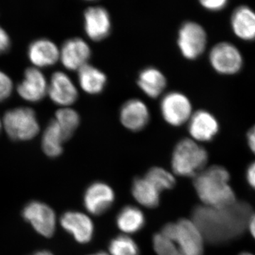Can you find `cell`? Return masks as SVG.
I'll return each mask as SVG.
<instances>
[{"mask_svg": "<svg viewBox=\"0 0 255 255\" xmlns=\"http://www.w3.org/2000/svg\"><path fill=\"white\" fill-rule=\"evenodd\" d=\"M253 211L245 201L216 208L196 206L191 221L199 229L204 242L211 245H223L241 237L248 228Z\"/></svg>", "mask_w": 255, "mask_h": 255, "instance_id": "obj_1", "label": "cell"}, {"mask_svg": "<svg viewBox=\"0 0 255 255\" xmlns=\"http://www.w3.org/2000/svg\"><path fill=\"white\" fill-rule=\"evenodd\" d=\"M157 255H203L204 240L191 220L166 224L153 237Z\"/></svg>", "mask_w": 255, "mask_h": 255, "instance_id": "obj_2", "label": "cell"}, {"mask_svg": "<svg viewBox=\"0 0 255 255\" xmlns=\"http://www.w3.org/2000/svg\"><path fill=\"white\" fill-rule=\"evenodd\" d=\"M194 186L203 205L226 207L237 201L230 185V174L221 166L213 165L203 169L194 177Z\"/></svg>", "mask_w": 255, "mask_h": 255, "instance_id": "obj_3", "label": "cell"}, {"mask_svg": "<svg viewBox=\"0 0 255 255\" xmlns=\"http://www.w3.org/2000/svg\"><path fill=\"white\" fill-rule=\"evenodd\" d=\"M209 155L207 151L191 138L179 140L172 155V168L180 177H194L205 169Z\"/></svg>", "mask_w": 255, "mask_h": 255, "instance_id": "obj_4", "label": "cell"}, {"mask_svg": "<svg viewBox=\"0 0 255 255\" xmlns=\"http://www.w3.org/2000/svg\"><path fill=\"white\" fill-rule=\"evenodd\" d=\"M3 125L13 140H30L40 130L36 113L29 107H17L7 111L3 117Z\"/></svg>", "mask_w": 255, "mask_h": 255, "instance_id": "obj_5", "label": "cell"}, {"mask_svg": "<svg viewBox=\"0 0 255 255\" xmlns=\"http://www.w3.org/2000/svg\"><path fill=\"white\" fill-rule=\"evenodd\" d=\"M177 44L181 53L188 60H194L203 54L207 45V34L199 23L188 21L178 31Z\"/></svg>", "mask_w": 255, "mask_h": 255, "instance_id": "obj_6", "label": "cell"}, {"mask_svg": "<svg viewBox=\"0 0 255 255\" xmlns=\"http://www.w3.org/2000/svg\"><path fill=\"white\" fill-rule=\"evenodd\" d=\"M162 118L169 125L177 127L189 122L192 115V105L187 96L179 92H170L160 102Z\"/></svg>", "mask_w": 255, "mask_h": 255, "instance_id": "obj_7", "label": "cell"}, {"mask_svg": "<svg viewBox=\"0 0 255 255\" xmlns=\"http://www.w3.org/2000/svg\"><path fill=\"white\" fill-rule=\"evenodd\" d=\"M209 61L212 68L222 75L238 73L243 65L241 51L232 43L228 42H221L211 48Z\"/></svg>", "mask_w": 255, "mask_h": 255, "instance_id": "obj_8", "label": "cell"}, {"mask_svg": "<svg viewBox=\"0 0 255 255\" xmlns=\"http://www.w3.org/2000/svg\"><path fill=\"white\" fill-rule=\"evenodd\" d=\"M23 216L42 236L47 238L53 236L56 219L54 211L48 205L33 201L24 208Z\"/></svg>", "mask_w": 255, "mask_h": 255, "instance_id": "obj_9", "label": "cell"}, {"mask_svg": "<svg viewBox=\"0 0 255 255\" xmlns=\"http://www.w3.org/2000/svg\"><path fill=\"white\" fill-rule=\"evenodd\" d=\"M84 25L86 34L92 41H103L112 30L110 13L103 6H90L84 13Z\"/></svg>", "mask_w": 255, "mask_h": 255, "instance_id": "obj_10", "label": "cell"}, {"mask_svg": "<svg viewBox=\"0 0 255 255\" xmlns=\"http://www.w3.org/2000/svg\"><path fill=\"white\" fill-rule=\"evenodd\" d=\"M115 194L113 189L104 182H97L89 186L84 195V205L94 216L107 212L113 205Z\"/></svg>", "mask_w": 255, "mask_h": 255, "instance_id": "obj_11", "label": "cell"}, {"mask_svg": "<svg viewBox=\"0 0 255 255\" xmlns=\"http://www.w3.org/2000/svg\"><path fill=\"white\" fill-rule=\"evenodd\" d=\"M119 119L123 127L128 130L140 131L150 122V111L142 100L130 99L121 107Z\"/></svg>", "mask_w": 255, "mask_h": 255, "instance_id": "obj_12", "label": "cell"}, {"mask_svg": "<svg viewBox=\"0 0 255 255\" xmlns=\"http://www.w3.org/2000/svg\"><path fill=\"white\" fill-rule=\"evenodd\" d=\"M92 50L85 40L75 37L64 42L60 50V59L64 66L70 70H78L88 64Z\"/></svg>", "mask_w": 255, "mask_h": 255, "instance_id": "obj_13", "label": "cell"}, {"mask_svg": "<svg viewBox=\"0 0 255 255\" xmlns=\"http://www.w3.org/2000/svg\"><path fill=\"white\" fill-rule=\"evenodd\" d=\"M188 130L196 142H209L219 131V124L212 114L206 110L194 112L188 122Z\"/></svg>", "mask_w": 255, "mask_h": 255, "instance_id": "obj_14", "label": "cell"}, {"mask_svg": "<svg viewBox=\"0 0 255 255\" xmlns=\"http://www.w3.org/2000/svg\"><path fill=\"white\" fill-rule=\"evenodd\" d=\"M50 100L56 105L68 107L76 102L78 90L71 79L63 72L53 74L48 87Z\"/></svg>", "mask_w": 255, "mask_h": 255, "instance_id": "obj_15", "label": "cell"}, {"mask_svg": "<svg viewBox=\"0 0 255 255\" xmlns=\"http://www.w3.org/2000/svg\"><path fill=\"white\" fill-rule=\"evenodd\" d=\"M48 85L44 75L36 68L25 70L22 81L18 84L17 91L21 98L29 102H38L48 92Z\"/></svg>", "mask_w": 255, "mask_h": 255, "instance_id": "obj_16", "label": "cell"}, {"mask_svg": "<svg viewBox=\"0 0 255 255\" xmlns=\"http://www.w3.org/2000/svg\"><path fill=\"white\" fill-rule=\"evenodd\" d=\"M62 227L70 233L78 243L85 244L92 239L94 225L92 220L82 213L69 211L60 219Z\"/></svg>", "mask_w": 255, "mask_h": 255, "instance_id": "obj_17", "label": "cell"}, {"mask_svg": "<svg viewBox=\"0 0 255 255\" xmlns=\"http://www.w3.org/2000/svg\"><path fill=\"white\" fill-rule=\"evenodd\" d=\"M235 34L244 41L255 40V11L242 5L233 11L231 20Z\"/></svg>", "mask_w": 255, "mask_h": 255, "instance_id": "obj_18", "label": "cell"}, {"mask_svg": "<svg viewBox=\"0 0 255 255\" xmlns=\"http://www.w3.org/2000/svg\"><path fill=\"white\" fill-rule=\"evenodd\" d=\"M28 55L30 60L36 66H50L60 59V50L53 41L40 38L30 44Z\"/></svg>", "mask_w": 255, "mask_h": 255, "instance_id": "obj_19", "label": "cell"}, {"mask_svg": "<svg viewBox=\"0 0 255 255\" xmlns=\"http://www.w3.org/2000/svg\"><path fill=\"white\" fill-rule=\"evenodd\" d=\"M137 86L147 97L156 99L162 95L167 87L164 74L154 67H147L139 73Z\"/></svg>", "mask_w": 255, "mask_h": 255, "instance_id": "obj_20", "label": "cell"}, {"mask_svg": "<svg viewBox=\"0 0 255 255\" xmlns=\"http://www.w3.org/2000/svg\"><path fill=\"white\" fill-rule=\"evenodd\" d=\"M78 77L82 90L89 95L102 93L107 85V78L105 73L89 63L79 69Z\"/></svg>", "mask_w": 255, "mask_h": 255, "instance_id": "obj_21", "label": "cell"}, {"mask_svg": "<svg viewBox=\"0 0 255 255\" xmlns=\"http://www.w3.org/2000/svg\"><path fill=\"white\" fill-rule=\"evenodd\" d=\"M134 199L142 206L154 209L159 204L160 192L145 177H137L132 184Z\"/></svg>", "mask_w": 255, "mask_h": 255, "instance_id": "obj_22", "label": "cell"}, {"mask_svg": "<svg viewBox=\"0 0 255 255\" xmlns=\"http://www.w3.org/2000/svg\"><path fill=\"white\" fill-rule=\"evenodd\" d=\"M67 140L55 119H52L45 129L42 137V147L45 153L51 157L61 155L63 151V144Z\"/></svg>", "mask_w": 255, "mask_h": 255, "instance_id": "obj_23", "label": "cell"}, {"mask_svg": "<svg viewBox=\"0 0 255 255\" xmlns=\"http://www.w3.org/2000/svg\"><path fill=\"white\" fill-rule=\"evenodd\" d=\"M145 218L138 208L127 206L119 211L117 225L122 232L132 234L138 232L145 226Z\"/></svg>", "mask_w": 255, "mask_h": 255, "instance_id": "obj_24", "label": "cell"}, {"mask_svg": "<svg viewBox=\"0 0 255 255\" xmlns=\"http://www.w3.org/2000/svg\"><path fill=\"white\" fill-rule=\"evenodd\" d=\"M55 121L61 129L67 140L73 136L80 124V117L73 109L64 107L55 112Z\"/></svg>", "mask_w": 255, "mask_h": 255, "instance_id": "obj_25", "label": "cell"}, {"mask_svg": "<svg viewBox=\"0 0 255 255\" xmlns=\"http://www.w3.org/2000/svg\"><path fill=\"white\" fill-rule=\"evenodd\" d=\"M144 177L160 193L162 191L172 189L176 184L173 175L166 169L159 167H152L149 169Z\"/></svg>", "mask_w": 255, "mask_h": 255, "instance_id": "obj_26", "label": "cell"}, {"mask_svg": "<svg viewBox=\"0 0 255 255\" xmlns=\"http://www.w3.org/2000/svg\"><path fill=\"white\" fill-rule=\"evenodd\" d=\"M109 250L111 255H139L138 246L132 238L127 236H119L110 242Z\"/></svg>", "mask_w": 255, "mask_h": 255, "instance_id": "obj_27", "label": "cell"}, {"mask_svg": "<svg viewBox=\"0 0 255 255\" xmlns=\"http://www.w3.org/2000/svg\"><path fill=\"white\" fill-rule=\"evenodd\" d=\"M12 89V80L6 73L0 70V102L9 97Z\"/></svg>", "mask_w": 255, "mask_h": 255, "instance_id": "obj_28", "label": "cell"}, {"mask_svg": "<svg viewBox=\"0 0 255 255\" xmlns=\"http://www.w3.org/2000/svg\"><path fill=\"white\" fill-rule=\"evenodd\" d=\"M226 0H202L200 4L204 9L209 11H219L223 10L228 5Z\"/></svg>", "mask_w": 255, "mask_h": 255, "instance_id": "obj_29", "label": "cell"}, {"mask_svg": "<svg viewBox=\"0 0 255 255\" xmlns=\"http://www.w3.org/2000/svg\"><path fill=\"white\" fill-rule=\"evenodd\" d=\"M10 44V38L9 35L6 31L0 26V54L5 53L9 50Z\"/></svg>", "mask_w": 255, "mask_h": 255, "instance_id": "obj_30", "label": "cell"}, {"mask_svg": "<svg viewBox=\"0 0 255 255\" xmlns=\"http://www.w3.org/2000/svg\"><path fill=\"white\" fill-rule=\"evenodd\" d=\"M246 179L250 186L255 189V161L248 166L246 171Z\"/></svg>", "mask_w": 255, "mask_h": 255, "instance_id": "obj_31", "label": "cell"}, {"mask_svg": "<svg viewBox=\"0 0 255 255\" xmlns=\"http://www.w3.org/2000/svg\"><path fill=\"white\" fill-rule=\"evenodd\" d=\"M248 145L252 152L255 155V125L250 129L247 135Z\"/></svg>", "mask_w": 255, "mask_h": 255, "instance_id": "obj_32", "label": "cell"}, {"mask_svg": "<svg viewBox=\"0 0 255 255\" xmlns=\"http://www.w3.org/2000/svg\"><path fill=\"white\" fill-rule=\"evenodd\" d=\"M248 229L250 230L252 236L255 239V214H253L248 224Z\"/></svg>", "mask_w": 255, "mask_h": 255, "instance_id": "obj_33", "label": "cell"}, {"mask_svg": "<svg viewBox=\"0 0 255 255\" xmlns=\"http://www.w3.org/2000/svg\"><path fill=\"white\" fill-rule=\"evenodd\" d=\"M34 255H53L51 253L48 251H41L36 253Z\"/></svg>", "mask_w": 255, "mask_h": 255, "instance_id": "obj_34", "label": "cell"}, {"mask_svg": "<svg viewBox=\"0 0 255 255\" xmlns=\"http://www.w3.org/2000/svg\"><path fill=\"white\" fill-rule=\"evenodd\" d=\"M90 255H110L107 254V253H104V252H100V253H95V254H92Z\"/></svg>", "mask_w": 255, "mask_h": 255, "instance_id": "obj_35", "label": "cell"}, {"mask_svg": "<svg viewBox=\"0 0 255 255\" xmlns=\"http://www.w3.org/2000/svg\"><path fill=\"white\" fill-rule=\"evenodd\" d=\"M239 255H253L251 254V253H241V254H240Z\"/></svg>", "mask_w": 255, "mask_h": 255, "instance_id": "obj_36", "label": "cell"}, {"mask_svg": "<svg viewBox=\"0 0 255 255\" xmlns=\"http://www.w3.org/2000/svg\"><path fill=\"white\" fill-rule=\"evenodd\" d=\"M1 121H0V129H1Z\"/></svg>", "mask_w": 255, "mask_h": 255, "instance_id": "obj_37", "label": "cell"}]
</instances>
